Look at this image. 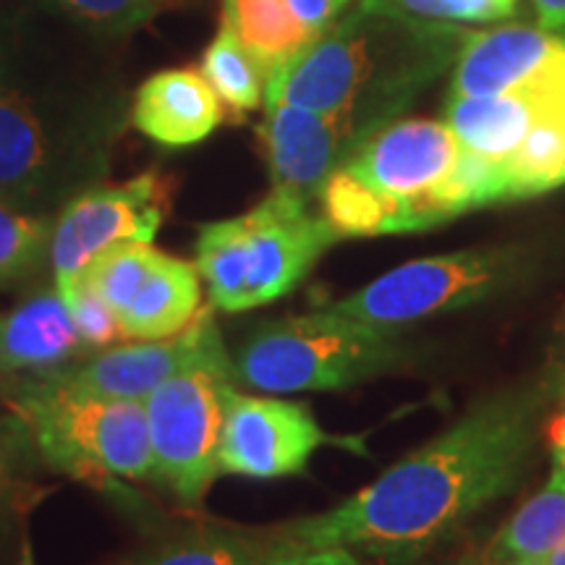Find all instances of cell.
Here are the masks:
<instances>
[{
	"mask_svg": "<svg viewBox=\"0 0 565 565\" xmlns=\"http://www.w3.org/2000/svg\"><path fill=\"white\" fill-rule=\"evenodd\" d=\"M32 454L24 427L13 416L0 422V542L24 526V515L40 500V492L26 479Z\"/></svg>",
	"mask_w": 565,
	"mask_h": 565,
	"instance_id": "cell-26",
	"label": "cell"
},
{
	"mask_svg": "<svg viewBox=\"0 0 565 565\" xmlns=\"http://www.w3.org/2000/svg\"><path fill=\"white\" fill-rule=\"evenodd\" d=\"M456 565H477L475 561H461V563H456Z\"/></svg>",
	"mask_w": 565,
	"mask_h": 565,
	"instance_id": "cell-38",
	"label": "cell"
},
{
	"mask_svg": "<svg viewBox=\"0 0 565 565\" xmlns=\"http://www.w3.org/2000/svg\"><path fill=\"white\" fill-rule=\"evenodd\" d=\"M87 351L68 303L55 288L0 312V370L6 374L58 370Z\"/></svg>",
	"mask_w": 565,
	"mask_h": 565,
	"instance_id": "cell-18",
	"label": "cell"
},
{
	"mask_svg": "<svg viewBox=\"0 0 565 565\" xmlns=\"http://www.w3.org/2000/svg\"><path fill=\"white\" fill-rule=\"evenodd\" d=\"M545 437H547L550 448H553L555 466H561V469H565V412L555 414L553 419L547 422Z\"/></svg>",
	"mask_w": 565,
	"mask_h": 565,
	"instance_id": "cell-33",
	"label": "cell"
},
{
	"mask_svg": "<svg viewBox=\"0 0 565 565\" xmlns=\"http://www.w3.org/2000/svg\"><path fill=\"white\" fill-rule=\"evenodd\" d=\"M494 565H547V561H508V563H494Z\"/></svg>",
	"mask_w": 565,
	"mask_h": 565,
	"instance_id": "cell-37",
	"label": "cell"
},
{
	"mask_svg": "<svg viewBox=\"0 0 565 565\" xmlns=\"http://www.w3.org/2000/svg\"><path fill=\"white\" fill-rule=\"evenodd\" d=\"M6 406L34 454L92 487L113 479H152L145 401L71 393L32 372L11 385Z\"/></svg>",
	"mask_w": 565,
	"mask_h": 565,
	"instance_id": "cell-5",
	"label": "cell"
},
{
	"mask_svg": "<svg viewBox=\"0 0 565 565\" xmlns=\"http://www.w3.org/2000/svg\"><path fill=\"white\" fill-rule=\"evenodd\" d=\"M565 540V469L555 466L547 484L519 508L494 534L484 565L508 561H547Z\"/></svg>",
	"mask_w": 565,
	"mask_h": 565,
	"instance_id": "cell-20",
	"label": "cell"
},
{
	"mask_svg": "<svg viewBox=\"0 0 565 565\" xmlns=\"http://www.w3.org/2000/svg\"><path fill=\"white\" fill-rule=\"evenodd\" d=\"M307 200L270 192L231 221L207 223L196 236V273L221 312H249L291 294L338 242Z\"/></svg>",
	"mask_w": 565,
	"mask_h": 565,
	"instance_id": "cell-4",
	"label": "cell"
},
{
	"mask_svg": "<svg viewBox=\"0 0 565 565\" xmlns=\"http://www.w3.org/2000/svg\"><path fill=\"white\" fill-rule=\"evenodd\" d=\"M233 359L215 317L189 362L147 395L152 479L186 505H200L217 477V445Z\"/></svg>",
	"mask_w": 565,
	"mask_h": 565,
	"instance_id": "cell-7",
	"label": "cell"
},
{
	"mask_svg": "<svg viewBox=\"0 0 565 565\" xmlns=\"http://www.w3.org/2000/svg\"><path fill=\"white\" fill-rule=\"evenodd\" d=\"M254 565H364L356 553L345 547H294L278 545L267 547V553Z\"/></svg>",
	"mask_w": 565,
	"mask_h": 565,
	"instance_id": "cell-30",
	"label": "cell"
},
{
	"mask_svg": "<svg viewBox=\"0 0 565 565\" xmlns=\"http://www.w3.org/2000/svg\"><path fill=\"white\" fill-rule=\"evenodd\" d=\"M563 406H565V401H563Z\"/></svg>",
	"mask_w": 565,
	"mask_h": 565,
	"instance_id": "cell-40",
	"label": "cell"
},
{
	"mask_svg": "<svg viewBox=\"0 0 565 565\" xmlns=\"http://www.w3.org/2000/svg\"><path fill=\"white\" fill-rule=\"evenodd\" d=\"M223 24L270 76L303 51L315 34L294 17L288 0H223Z\"/></svg>",
	"mask_w": 565,
	"mask_h": 565,
	"instance_id": "cell-19",
	"label": "cell"
},
{
	"mask_svg": "<svg viewBox=\"0 0 565 565\" xmlns=\"http://www.w3.org/2000/svg\"><path fill=\"white\" fill-rule=\"evenodd\" d=\"M547 565H565V540L547 555Z\"/></svg>",
	"mask_w": 565,
	"mask_h": 565,
	"instance_id": "cell-36",
	"label": "cell"
},
{
	"mask_svg": "<svg viewBox=\"0 0 565 565\" xmlns=\"http://www.w3.org/2000/svg\"><path fill=\"white\" fill-rule=\"evenodd\" d=\"M547 383H550V391H553V398L555 401H565V372L561 374H547Z\"/></svg>",
	"mask_w": 565,
	"mask_h": 565,
	"instance_id": "cell-35",
	"label": "cell"
},
{
	"mask_svg": "<svg viewBox=\"0 0 565 565\" xmlns=\"http://www.w3.org/2000/svg\"><path fill=\"white\" fill-rule=\"evenodd\" d=\"M173 186L158 171L141 173L118 186L87 189L55 215L51 254L53 288L71 301L87 267L118 244H152L171 212Z\"/></svg>",
	"mask_w": 565,
	"mask_h": 565,
	"instance_id": "cell-9",
	"label": "cell"
},
{
	"mask_svg": "<svg viewBox=\"0 0 565 565\" xmlns=\"http://www.w3.org/2000/svg\"><path fill=\"white\" fill-rule=\"evenodd\" d=\"M124 121L116 92L34 76L0 53V200L58 215L105 179Z\"/></svg>",
	"mask_w": 565,
	"mask_h": 565,
	"instance_id": "cell-3",
	"label": "cell"
},
{
	"mask_svg": "<svg viewBox=\"0 0 565 565\" xmlns=\"http://www.w3.org/2000/svg\"><path fill=\"white\" fill-rule=\"evenodd\" d=\"M532 87L565 89V34L511 24L466 38L450 95L484 97Z\"/></svg>",
	"mask_w": 565,
	"mask_h": 565,
	"instance_id": "cell-14",
	"label": "cell"
},
{
	"mask_svg": "<svg viewBox=\"0 0 565 565\" xmlns=\"http://www.w3.org/2000/svg\"><path fill=\"white\" fill-rule=\"evenodd\" d=\"M351 3L353 0H288L294 17L299 19L315 38L328 30L335 19H341L343 11L349 9Z\"/></svg>",
	"mask_w": 565,
	"mask_h": 565,
	"instance_id": "cell-31",
	"label": "cell"
},
{
	"mask_svg": "<svg viewBox=\"0 0 565 565\" xmlns=\"http://www.w3.org/2000/svg\"><path fill=\"white\" fill-rule=\"evenodd\" d=\"M0 374H6V372H3V370H0Z\"/></svg>",
	"mask_w": 565,
	"mask_h": 565,
	"instance_id": "cell-39",
	"label": "cell"
},
{
	"mask_svg": "<svg viewBox=\"0 0 565 565\" xmlns=\"http://www.w3.org/2000/svg\"><path fill=\"white\" fill-rule=\"evenodd\" d=\"M565 372V309L561 315V322H557V343H555V362L550 374H561Z\"/></svg>",
	"mask_w": 565,
	"mask_h": 565,
	"instance_id": "cell-34",
	"label": "cell"
},
{
	"mask_svg": "<svg viewBox=\"0 0 565 565\" xmlns=\"http://www.w3.org/2000/svg\"><path fill=\"white\" fill-rule=\"evenodd\" d=\"M259 139L270 168L273 192L312 202L320 196L328 175L366 139V131L349 113H315L265 100Z\"/></svg>",
	"mask_w": 565,
	"mask_h": 565,
	"instance_id": "cell-13",
	"label": "cell"
},
{
	"mask_svg": "<svg viewBox=\"0 0 565 565\" xmlns=\"http://www.w3.org/2000/svg\"><path fill=\"white\" fill-rule=\"evenodd\" d=\"M61 17L105 34H126L189 0H38Z\"/></svg>",
	"mask_w": 565,
	"mask_h": 565,
	"instance_id": "cell-27",
	"label": "cell"
},
{
	"mask_svg": "<svg viewBox=\"0 0 565 565\" xmlns=\"http://www.w3.org/2000/svg\"><path fill=\"white\" fill-rule=\"evenodd\" d=\"M524 263L519 249H466L414 259L328 309L353 320L398 328L508 291L524 278Z\"/></svg>",
	"mask_w": 565,
	"mask_h": 565,
	"instance_id": "cell-8",
	"label": "cell"
},
{
	"mask_svg": "<svg viewBox=\"0 0 565 565\" xmlns=\"http://www.w3.org/2000/svg\"><path fill=\"white\" fill-rule=\"evenodd\" d=\"M561 108H565V89L553 87L484 97L450 95L445 105V124L454 131L461 150L490 160H505L540 118Z\"/></svg>",
	"mask_w": 565,
	"mask_h": 565,
	"instance_id": "cell-17",
	"label": "cell"
},
{
	"mask_svg": "<svg viewBox=\"0 0 565 565\" xmlns=\"http://www.w3.org/2000/svg\"><path fill=\"white\" fill-rule=\"evenodd\" d=\"M511 200L553 192L565 183V108L540 118L503 160Z\"/></svg>",
	"mask_w": 565,
	"mask_h": 565,
	"instance_id": "cell-22",
	"label": "cell"
},
{
	"mask_svg": "<svg viewBox=\"0 0 565 565\" xmlns=\"http://www.w3.org/2000/svg\"><path fill=\"white\" fill-rule=\"evenodd\" d=\"M553 391L547 377L492 395L341 505L296 521L278 545L345 547L412 563L503 498L524 475Z\"/></svg>",
	"mask_w": 565,
	"mask_h": 565,
	"instance_id": "cell-1",
	"label": "cell"
},
{
	"mask_svg": "<svg viewBox=\"0 0 565 565\" xmlns=\"http://www.w3.org/2000/svg\"><path fill=\"white\" fill-rule=\"evenodd\" d=\"M408 17L433 24H458V21H498L515 11L519 0H391Z\"/></svg>",
	"mask_w": 565,
	"mask_h": 565,
	"instance_id": "cell-29",
	"label": "cell"
},
{
	"mask_svg": "<svg viewBox=\"0 0 565 565\" xmlns=\"http://www.w3.org/2000/svg\"><path fill=\"white\" fill-rule=\"evenodd\" d=\"M202 76L236 116L257 110L265 100L267 76L263 66L225 24H221V32L202 55Z\"/></svg>",
	"mask_w": 565,
	"mask_h": 565,
	"instance_id": "cell-24",
	"label": "cell"
},
{
	"mask_svg": "<svg viewBox=\"0 0 565 565\" xmlns=\"http://www.w3.org/2000/svg\"><path fill=\"white\" fill-rule=\"evenodd\" d=\"M404 362L398 328L353 320L324 307L254 330L233 356V383L263 393L343 391Z\"/></svg>",
	"mask_w": 565,
	"mask_h": 565,
	"instance_id": "cell-6",
	"label": "cell"
},
{
	"mask_svg": "<svg viewBox=\"0 0 565 565\" xmlns=\"http://www.w3.org/2000/svg\"><path fill=\"white\" fill-rule=\"evenodd\" d=\"M121 324L126 341H166L194 322L202 309L196 265L152 244H118L82 275Z\"/></svg>",
	"mask_w": 565,
	"mask_h": 565,
	"instance_id": "cell-10",
	"label": "cell"
},
{
	"mask_svg": "<svg viewBox=\"0 0 565 565\" xmlns=\"http://www.w3.org/2000/svg\"><path fill=\"white\" fill-rule=\"evenodd\" d=\"M461 145L445 121L408 118L372 131L341 168L391 204L395 233L429 228L427 200L454 171Z\"/></svg>",
	"mask_w": 565,
	"mask_h": 565,
	"instance_id": "cell-11",
	"label": "cell"
},
{
	"mask_svg": "<svg viewBox=\"0 0 565 565\" xmlns=\"http://www.w3.org/2000/svg\"><path fill=\"white\" fill-rule=\"evenodd\" d=\"M55 215H40L0 200V291L32 278L51 254Z\"/></svg>",
	"mask_w": 565,
	"mask_h": 565,
	"instance_id": "cell-25",
	"label": "cell"
},
{
	"mask_svg": "<svg viewBox=\"0 0 565 565\" xmlns=\"http://www.w3.org/2000/svg\"><path fill=\"white\" fill-rule=\"evenodd\" d=\"M542 30H565V0H534Z\"/></svg>",
	"mask_w": 565,
	"mask_h": 565,
	"instance_id": "cell-32",
	"label": "cell"
},
{
	"mask_svg": "<svg viewBox=\"0 0 565 565\" xmlns=\"http://www.w3.org/2000/svg\"><path fill=\"white\" fill-rule=\"evenodd\" d=\"M68 309L76 322V330H79L82 341L89 351H103L126 341L121 324H118L108 301H105L84 278L79 280V286H76L74 296H71Z\"/></svg>",
	"mask_w": 565,
	"mask_h": 565,
	"instance_id": "cell-28",
	"label": "cell"
},
{
	"mask_svg": "<svg viewBox=\"0 0 565 565\" xmlns=\"http://www.w3.org/2000/svg\"><path fill=\"white\" fill-rule=\"evenodd\" d=\"M212 320L207 307L200 309L194 322L179 335L166 341H131L97 351L82 364H66L58 370L38 372L51 383L71 393L95 395V398L147 401L154 387L179 372L200 345L204 328Z\"/></svg>",
	"mask_w": 565,
	"mask_h": 565,
	"instance_id": "cell-15",
	"label": "cell"
},
{
	"mask_svg": "<svg viewBox=\"0 0 565 565\" xmlns=\"http://www.w3.org/2000/svg\"><path fill=\"white\" fill-rule=\"evenodd\" d=\"M458 32L398 11L391 0H359L265 82V100L315 113H349L370 137L435 79Z\"/></svg>",
	"mask_w": 565,
	"mask_h": 565,
	"instance_id": "cell-2",
	"label": "cell"
},
{
	"mask_svg": "<svg viewBox=\"0 0 565 565\" xmlns=\"http://www.w3.org/2000/svg\"><path fill=\"white\" fill-rule=\"evenodd\" d=\"M267 553L249 534L225 526H189L160 536L126 565H254Z\"/></svg>",
	"mask_w": 565,
	"mask_h": 565,
	"instance_id": "cell-21",
	"label": "cell"
},
{
	"mask_svg": "<svg viewBox=\"0 0 565 565\" xmlns=\"http://www.w3.org/2000/svg\"><path fill=\"white\" fill-rule=\"evenodd\" d=\"M317 200L322 204L320 215L338 233V238H370L395 233L391 204L345 168H335L328 175Z\"/></svg>",
	"mask_w": 565,
	"mask_h": 565,
	"instance_id": "cell-23",
	"label": "cell"
},
{
	"mask_svg": "<svg viewBox=\"0 0 565 565\" xmlns=\"http://www.w3.org/2000/svg\"><path fill=\"white\" fill-rule=\"evenodd\" d=\"M351 443L328 435L299 401L275 395L225 393V416L217 445V475L278 479L307 471L320 448Z\"/></svg>",
	"mask_w": 565,
	"mask_h": 565,
	"instance_id": "cell-12",
	"label": "cell"
},
{
	"mask_svg": "<svg viewBox=\"0 0 565 565\" xmlns=\"http://www.w3.org/2000/svg\"><path fill=\"white\" fill-rule=\"evenodd\" d=\"M134 129L162 147L200 145L223 121V103L200 71L168 68L147 79L131 100Z\"/></svg>",
	"mask_w": 565,
	"mask_h": 565,
	"instance_id": "cell-16",
	"label": "cell"
}]
</instances>
